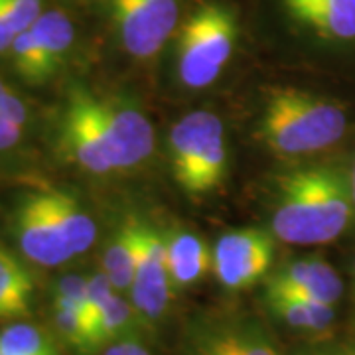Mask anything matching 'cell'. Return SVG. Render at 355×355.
Instances as JSON below:
<instances>
[{
	"label": "cell",
	"instance_id": "obj_23",
	"mask_svg": "<svg viewBox=\"0 0 355 355\" xmlns=\"http://www.w3.org/2000/svg\"><path fill=\"white\" fill-rule=\"evenodd\" d=\"M0 8L14 32L20 34L42 16V0H0Z\"/></svg>",
	"mask_w": 355,
	"mask_h": 355
},
{
	"label": "cell",
	"instance_id": "obj_19",
	"mask_svg": "<svg viewBox=\"0 0 355 355\" xmlns=\"http://www.w3.org/2000/svg\"><path fill=\"white\" fill-rule=\"evenodd\" d=\"M137 326V310L135 306H130L116 292L113 298L103 306L99 316L95 318L93 324V342L95 347H107L111 343L121 342L132 338V331Z\"/></svg>",
	"mask_w": 355,
	"mask_h": 355
},
{
	"label": "cell",
	"instance_id": "obj_24",
	"mask_svg": "<svg viewBox=\"0 0 355 355\" xmlns=\"http://www.w3.org/2000/svg\"><path fill=\"white\" fill-rule=\"evenodd\" d=\"M114 286L105 272H95L87 279V312L91 320V328L95 324V318L99 316L103 306L107 304L114 294Z\"/></svg>",
	"mask_w": 355,
	"mask_h": 355
},
{
	"label": "cell",
	"instance_id": "obj_15",
	"mask_svg": "<svg viewBox=\"0 0 355 355\" xmlns=\"http://www.w3.org/2000/svg\"><path fill=\"white\" fill-rule=\"evenodd\" d=\"M140 229L142 223L128 219L103 254V272L109 277L116 292L132 288L137 261H139Z\"/></svg>",
	"mask_w": 355,
	"mask_h": 355
},
{
	"label": "cell",
	"instance_id": "obj_3",
	"mask_svg": "<svg viewBox=\"0 0 355 355\" xmlns=\"http://www.w3.org/2000/svg\"><path fill=\"white\" fill-rule=\"evenodd\" d=\"M170 160L176 182L188 193L202 196L216 190L227 168L221 119L209 111L182 116L170 130Z\"/></svg>",
	"mask_w": 355,
	"mask_h": 355
},
{
	"label": "cell",
	"instance_id": "obj_28",
	"mask_svg": "<svg viewBox=\"0 0 355 355\" xmlns=\"http://www.w3.org/2000/svg\"><path fill=\"white\" fill-rule=\"evenodd\" d=\"M14 38H16V32L12 30V26L8 24L6 16L2 12V8H0V55L10 51Z\"/></svg>",
	"mask_w": 355,
	"mask_h": 355
},
{
	"label": "cell",
	"instance_id": "obj_10",
	"mask_svg": "<svg viewBox=\"0 0 355 355\" xmlns=\"http://www.w3.org/2000/svg\"><path fill=\"white\" fill-rule=\"evenodd\" d=\"M266 294H292L336 306L343 294V282L334 266L318 257H310L270 275L266 280Z\"/></svg>",
	"mask_w": 355,
	"mask_h": 355
},
{
	"label": "cell",
	"instance_id": "obj_11",
	"mask_svg": "<svg viewBox=\"0 0 355 355\" xmlns=\"http://www.w3.org/2000/svg\"><path fill=\"white\" fill-rule=\"evenodd\" d=\"M280 4L296 24L318 38L355 42V0H280Z\"/></svg>",
	"mask_w": 355,
	"mask_h": 355
},
{
	"label": "cell",
	"instance_id": "obj_30",
	"mask_svg": "<svg viewBox=\"0 0 355 355\" xmlns=\"http://www.w3.org/2000/svg\"><path fill=\"white\" fill-rule=\"evenodd\" d=\"M349 190H352V200H354V205H355V162H354V170H352V176H349Z\"/></svg>",
	"mask_w": 355,
	"mask_h": 355
},
{
	"label": "cell",
	"instance_id": "obj_5",
	"mask_svg": "<svg viewBox=\"0 0 355 355\" xmlns=\"http://www.w3.org/2000/svg\"><path fill=\"white\" fill-rule=\"evenodd\" d=\"M62 140L69 158L91 174L125 170L109 130L97 114L95 95L77 87L69 93L62 119Z\"/></svg>",
	"mask_w": 355,
	"mask_h": 355
},
{
	"label": "cell",
	"instance_id": "obj_17",
	"mask_svg": "<svg viewBox=\"0 0 355 355\" xmlns=\"http://www.w3.org/2000/svg\"><path fill=\"white\" fill-rule=\"evenodd\" d=\"M270 310L294 330L324 331L336 320V306L292 294H266Z\"/></svg>",
	"mask_w": 355,
	"mask_h": 355
},
{
	"label": "cell",
	"instance_id": "obj_7",
	"mask_svg": "<svg viewBox=\"0 0 355 355\" xmlns=\"http://www.w3.org/2000/svg\"><path fill=\"white\" fill-rule=\"evenodd\" d=\"M275 245L263 229H237L219 237L214 249V272L229 291L253 286L272 263Z\"/></svg>",
	"mask_w": 355,
	"mask_h": 355
},
{
	"label": "cell",
	"instance_id": "obj_9",
	"mask_svg": "<svg viewBox=\"0 0 355 355\" xmlns=\"http://www.w3.org/2000/svg\"><path fill=\"white\" fill-rule=\"evenodd\" d=\"M172 292L168 272V247L160 233L142 223L140 247L135 280H132V306L142 320L156 322L164 316Z\"/></svg>",
	"mask_w": 355,
	"mask_h": 355
},
{
	"label": "cell",
	"instance_id": "obj_12",
	"mask_svg": "<svg viewBox=\"0 0 355 355\" xmlns=\"http://www.w3.org/2000/svg\"><path fill=\"white\" fill-rule=\"evenodd\" d=\"M193 355H280L270 336L257 322L214 326L196 342Z\"/></svg>",
	"mask_w": 355,
	"mask_h": 355
},
{
	"label": "cell",
	"instance_id": "obj_22",
	"mask_svg": "<svg viewBox=\"0 0 355 355\" xmlns=\"http://www.w3.org/2000/svg\"><path fill=\"white\" fill-rule=\"evenodd\" d=\"M8 53L12 58L16 71L30 83H42L51 73H55V69L51 67L46 53L42 51V48L38 46V42L32 36L30 30L16 34Z\"/></svg>",
	"mask_w": 355,
	"mask_h": 355
},
{
	"label": "cell",
	"instance_id": "obj_2",
	"mask_svg": "<svg viewBox=\"0 0 355 355\" xmlns=\"http://www.w3.org/2000/svg\"><path fill=\"white\" fill-rule=\"evenodd\" d=\"M347 128L338 103L296 89L275 91L266 103L261 137L277 154L304 156L336 144Z\"/></svg>",
	"mask_w": 355,
	"mask_h": 355
},
{
	"label": "cell",
	"instance_id": "obj_25",
	"mask_svg": "<svg viewBox=\"0 0 355 355\" xmlns=\"http://www.w3.org/2000/svg\"><path fill=\"white\" fill-rule=\"evenodd\" d=\"M0 114L18 125L26 123V107L20 97H16L8 85L0 79Z\"/></svg>",
	"mask_w": 355,
	"mask_h": 355
},
{
	"label": "cell",
	"instance_id": "obj_14",
	"mask_svg": "<svg viewBox=\"0 0 355 355\" xmlns=\"http://www.w3.org/2000/svg\"><path fill=\"white\" fill-rule=\"evenodd\" d=\"M34 280L10 251L0 247V322L28 316Z\"/></svg>",
	"mask_w": 355,
	"mask_h": 355
},
{
	"label": "cell",
	"instance_id": "obj_20",
	"mask_svg": "<svg viewBox=\"0 0 355 355\" xmlns=\"http://www.w3.org/2000/svg\"><path fill=\"white\" fill-rule=\"evenodd\" d=\"M53 324L62 340L79 354H91L97 349L91 320L83 306L53 296Z\"/></svg>",
	"mask_w": 355,
	"mask_h": 355
},
{
	"label": "cell",
	"instance_id": "obj_6",
	"mask_svg": "<svg viewBox=\"0 0 355 355\" xmlns=\"http://www.w3.org/2000/svg\"><path fill=\"white\" fill-rule=\"evenodd\" d=\"M123 48L148 60L164 48L180 18L178 0H109Z\"/></svg>",
	"mask_w": 355,
	"mask_h": 355
},
{
	"label": "cell",
	"instance_id": "obj_29",
	"mask_svg": "<svg viewBox=\"0 0 355 355\" xmlns=\"http://www.w3.org/2000/svg\"><path fill=\"white\" fill-rule=\"evenodd\" d=\"M304 355H355V347H324Z\"/></svg>",
	"mask_w": 355,
	"mask_h": 355
},
{
	"label": "cell",
	"instance_id": "obj_21",
	"mask_svg": "<svg viewBox=\"0 0 355 355\" xmlns=\"http://www.w3.org/2000/svg\"><path fill=\"white\" fill-rule=\"evenodd\" d=\"M0 354L60 355V352L55 342L42 328L28 322H14L0 328Z\"/></svg>",
	"mask_w": 355,
	"mask_h": 355
},
{
	"label": "cell",
	"instance_id": "obj_4",
	"mask_svg": "<svg viewBox=\"0 0 355 355\" xmlns=\"http://www.w3.org/2000/svg\"><path fill=\"white\" fill-rule=\"evenodd\" d=\"M237 38L235 14L207 0L186 18L178 44V71L186 87L211 85L227 65Z\"/></svg>",
	"mask_w": 355,
	"mask_h": 355
},
{
	"label": "cell",
	"instance_id": "obj_8",
	"mask_svg": "<svg viewBox=\"0 0 355 355\" xmlns=\"http://www.w3.org/2000/svg\"><path fill=\"white\" fill-rule=\"evenodd\" d=\"M16 239L28 261L40 266H60L73 253L51 214L46 190L28 193L16 209Z\"/></svg>",
	"mask_w": 355,
	"mask_h": 355
},
{
	"label": "cell",
	"instance_id": "obj_18",
	"mask_svg": "<svg viewBox=\"0 0 355 355\" xmlns=\"http://www.w3.org/2000/svg\"><path fill=\"white\" fill-rule=\"evenodd\" d=\"M30 32L36 38L42 51L46 53L53 69H58L64 64L65 55L69 53L73 40H76L73 24L67 18V14L60 12V10L42 12V16L32 24Z\"/></svg>",
	"mask_w": 355,
	"mask_h": 355
},
{
	"label": "cell",
	"instance_id": "obj_27",
	"mask_svg": "<svg viewBox=\"0 0 355 355\" xmlns=\"http://www.w3.org/2000/svg\"><path fill=\"white\" fill-rule=\"evenodd\" d=\"M103 355H150L148 349L137 342L135 338H127V340H121V342L111 343L105 347V354Z\"/></svg>",
	"mask_w": 355,
	"mask_h": 355
},
{
	"label": "cell",
	"instance_id": "obj_16",
	"mask_svg": "<svg viewBox=\"0 0 355 355\" xmlns=\"http://www.w3.org/2000/svg\"><path fill=\"white\" fill-rule=\"evenodd\" d=\"M46 196L50 202L51 214L62 229L73 257L89 251L97 235V225L91 216L81 207V203L76 198H71L65 191L46 190Z\"/></svg>",
	"mask_w": 355,
	"mask_h": 355
},
{
	"label": "cell",
	"instance_id": "obj_13",
	"mask_svg": "<svg viewBox=\"0 0 355 355\" xmlns=\"http://www.w3.org/2000/svg\"><path fill=\"white\" fill-rule=\"evenodd\" d=\"M166 247L172 291L191 286L202 279L209 266H214V253L193 233H178L166 241Z\"/></svg>",
	"mask_w": 355,
	"mask_h": 355
},
{
	"label": "cell",
	"instance_id": "obj_1",
	"mask_svg": "<svg viewBox=\"0 0 355 355\" xmlns=\"http://www.w3.org/2000/svg\"><path fill=\"white\" fill-rule=\"evenodd\" d=\"M349 182L331 168H308L279 182L272 231L291 245H324L342 235L354 216Z\"/></svg>",
	"mask_w": 355,
	"mask_h": 355
},
{
	"label": "cell",
	"instance_id": "obj_26",
	"mask_svg": "<svg viewBox=\"0 0 355 355\" xmlns=\"http://www.w3.org/2000/svg\"><path fill=\"white\" fill-rule=\"evenodd\" d=\"M22 139V125L0 114V150H8Z\"/></svg>",
	"mask_w": 355,
	"mask_h": 355
},
{
	"label": "cell",
	"instance_id": "obj_31",
	"mask_svg": "<svg viewBox=\"0 0 355 355\" xmlns=\"http://www.w3.org/2000/svg\"><path fill=\"white\" fill-rule=\"evenodd\" d=\"M0 355H4V354H0Z\"/></svg>",
	"mask_w": 355,
	"mask_h": 355
}]
</instances>
